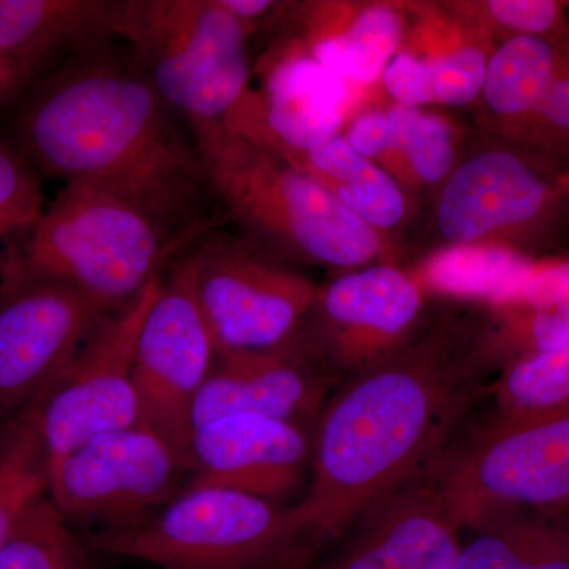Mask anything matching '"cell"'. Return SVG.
Segmentation results:
<instances>
[{
	"instance_id": "1",
	"label": "cell",
	"mask_w": 569,
	"mask_h": 569,
	"mask_svg": "<svg viewBox=\"0 0 569 569\" xmlns=\"http://www.w3.org/2000/svg\"><path fill=\"white\" fill-rule=\"evenodd\" d=\"M171 111L140 63L107 47L74 56L21 97L18 149L66 186L122 198L194 242L212 228L216 194Z\"/></svg>"
},
{
	"instance_id": "2",
	"label": "cell",
	"mask_w": 569,
	"mask_h": 569,
	"mask_svg": "<svg viewBox=\"0 0 569 569\" xmlns=\"http://www.w3.org/2000/svg\"><path fill=\"white\" fill-rule=\"evenodd\" d=\"M470 372L436 350L366 367L317 418L306 496L287 509L299 541L323 542L417 481L473 400Z\"/></svg>"
},
{
	"instance_id": "3",
	"label": "cell",
	"mask_w": 569,
	"mask_h": 569,
	"mask_svg": "<svg viewBox=\"0 0 569 569\" xmlns=\"http://www.w3.org/2000/svg\"><path fill=\"white\" fill-rule=\"evenodd\" d=\"M192 244L122 198L67 183L31 233L0 253V283H66L121 309Z\"/></svg>"
},
{
	"instance_id": "4",
	"label": "cell",
	"mask_w": 569,
	"mask_h": 569,
	"mask_svg": "<svg viewBox=\"0 0 569 569\" xmlns=\"http://www.w3.org/2000/svg\"><path fill=\"white\" fill-rule=\"evenodd\" d=\"M118 39L190 129L223 126L249 81L246 26L222 0H121Z\"/></svg>"
},
{
	"instance_id": "5",
	"label": "cell",
	"mask_w": 569,
	"mask_h": 569,
	"mask_svg": "<svg viewBox=\"0 0 569 569\" xmlns=\"http://www.w3.org/2000/svg\"><path fill=\"white\" fill-rule=\"evenodd\" d=\"M82 539L93 552L162 569H287L299 557L287 509L216 486H187L140 526Z\"/></svg>"
},
{
	"instance_id": "6",
	"label": "cell",
	"mask_w": 569,
	"mask_h": 569,
	"mask_svg": "<svg viewBox=\"0 0 569 569\" xmlns=\"http://www.w3.org/2000/svg\"><path fill=\"white\" fill-rule=\"evenodd\" d=\"M432 482L458 529L519 512L569 511V400L493 418Z\"/></svg>"
},
{
	"instance_id": "7",
	"label": "cell",
	"mask_w": 569,
	"mask_h": 569,
	"mask_svg": "<svg viewBox=\"0 0 569 569\" xmlns=\"http://www.w3.org/2000/svg\"><path fill=\"white\" fill-rule=\"evenodd\" d=\"M213 193L239 219L271 231L320 263H365L378 250L372 227L325 183L282 170L253 142L223 138L204 157Z\"/></svg>"
},
{
	"instance_id": "8",
	"label": "cell",
	"mask_w": 569,
	"mask_h": 569,
	"mask_svg": "<svg viewBox=\"0 0 569 569\" xmlns=\"http://www.w3.org/2000/svg\"><path fill=\"white\" fill-rule=\"evenodd\" d=\"M190 473L189 456L140 425L102 433L50 460L48 497L74 522L122 531L152 518Z\"/></svg>"
},
{
	"instance_id": "9",
	"label": "cell",
	"mask_w": 569,
	"mask_h": 569,
	"mask_svg": "<svg viewBox=\"0 0 569 569\" xmlns=\"http://www.w3.org/2000/svg\"><path fill=\"white\" fill-rule=\"evenodd\" d=\"M162 282L157 276L129 305L104 317L62 376L33 402L50 460L93 437L142 425L134 346Z\"/></svg>"
},
{
	"instance_id": "10",
	"label": "cell",
	"mask_w": 569,
	"mask_h": 569,
	"mask_svg": "<svg viewBox=\"0 0 569 569\" xmlns=\"http://www.w3.org/2000/svg\"><path fill=\"white\" fill-rule=\"evenodd\" d=\"M217 359L198 302L192 253L163 280L134 346L133 378L141 422L189 456L192 408Z\"/></svg>"
},
{
	"instance_id": "11",
	"label": "cell",
	"mask_w": 569,
	"mask_h": 569,
	"mask_svg": "<svg viewBox=\"0 0 569 569\" xmlns=\"http://www.w3.org/2000/svg\"><path fill=\"white\" fill-rule=\"evenodd\" d=\"M190 253L198 302L217 355L258 353L290 342L316 298L309 283L212 228Z\"/></svg>"
},
{
	"instance_id": "12",
	"label": "cell",
	"mask_w": 569,
	"mask_h": 569,
	"mask_svg": "<svg viewBox=\"0 0 569 569\" xmlns=\"http://www.w3.org/2000/svg\"><path fill=\"white\" fill-rule=\"evenodd\" d=\"M111 312L70 284L0 283V427L44 395Z\"/></svg>"
},
{
	"instance_id": "13",
	"label": "cell",
	"mask_w": 569,
	"mask_h": 569,
	"mask_svg": "<svg viewBox=\"0 0 569 569\" xmlns=\"http://www.w3.org/2000/svg\"><path fill=\"white\" fill-rule=\"evenodd\" d=\"M312 438L302 426L258 415H231L194 427L189 486L238 490L266 501L290 496L310 466Z\"/></svg>"
},
{
	"instance_id": "14",
	"label": "cell",
	"mask_w": 569,
	"mask_h": 569,
	"mask_svg": "<svg viewBox=\"0 0 569 569\" xmlns=\"http://www.w3.org/2000/svg\"><path fill=\"white\" fill-rule=\"evenodd\" d=\"M119 2L111 0H0V70L7 100L61 67L62 58L111 47Z\"/></svg>"
},
{
	"instance_id": "15",
	"label": "cell",
	"mask_w": 569,
	"mask_h": 569,
	"mask_svg": "<svg viewBox=\"0 0 569 569\" xmlns=\"http://www.w3.org/2000/svg\"><path fill=\"white\" fill-rule=\"evenodd\" d=\"M320 569H459L458 527L432 481L403 486L367 509Z\"/></svg>"
},
{
	"instance_id": "16",
	"label": "cell",
	"mask_w": 569,
	"mask_h": 569,
	"mask_svg": "<svg viewBox=\"0 0 569 569\" xmlns=\"http://www.w3.org/2000/svg\"><path fill=\"white\" fill-rule=\"evenodd\" d=\"M328 391L323 370L291 351L288 343L258 353L217 355L193 402L192 430L231 415H258L302 426L318 418Z\"/></svg>"
},
{
	"instance_id": "17",
	"label": "cell",
	"mask_w": 569,
	"mask_h": 569,
	"mask_svg": "<svg viewBox=\"0 0 569 569\" xmlns=\"http://www.w3.org/2000/svg\"><path fill=\"white\" fill-rule=\"evenodd\" d=\"M326 323L335 332L337 365L361 367L413 323L421 307L417 284L387 266L340 277L320 298Z\"/></svg>"
},
{
	"instance_id": "18",
	"label": "cell",
	"mask_w": 569,
	"mask_h": 569,
	"mask_svg": "<svg viewBox=\"0 0 569 569\" xmlns=\"http://www.w3.org/2000/svg\"><path fill=\"white\" fill-rule=\"evenodd\" d=\"M545 186L508 152H485L449 179L438 208L448 241L467 244L496 228L527 222L541 208Z\"/></svg>"
},
{
	"instance_id": "19",
	"label": "cell",
	"mask_w": 569,
	"mask_h": 569,
	"mask_svg": "<svg viewBox=\"0 0 569 569\" xmlns=\"http://www.w3.org/2000/svg\"><path fill=\"white\" fill-rule=\"evenodd\" d=\"M269 93V127L295 151L328 141L342 123L346 84L316 59L284 63L272 77Z\"/></svg>"
},
{
	"instance_id": "20",
	"label": "cell",
	"mask_w": 569,
	"mask_h": 569,
	"mask_svg": "<svg viewBox=\"0 0 569 569\" xmlns=\"http://www.w3.org/2000/svg\"><path fill=\"white\" fill-rule=\"evenodd\" d=\"M473 533L459 569H569V511L508 515Z\"/></svg>"
},
{
	"instance_id": "21",
	"label": "cell",
	"mask_w": 569,
	"mask_h": 569,
	"mask_svg": "<svg viewBox=\"0 0 569 569\" xmlns=\"http://www.w3.org/2000/svg\"><path fill=\"white\" fill-rule=\"evenodd\" d=\"M306 163L317 181L335 182L332 193L370 227H392L402 217L403 198L396 183L343 138H329L306 151Z\"/></svg>"
},
{
	"instance_id": "22",
	"label": "cell",
	"mask_w": 569,
	"mask_h": 569,
	"mask_svg": "<svg viewBox=\"0 0 569 569\" xmlns=\"http://www.w3.org/2000/svg\"><path fill=\"white\" fill-rule=\"evenodd\" d=\"M537 269L519 254L496 247H455L432 258L427 282L443 293L516 305Z\"/></svg>"
},
{
	"instance_id": "23",
	"label": "cell",
	"mask_w": 569,
	"mask_h": 569,
	"mask_svg": "<svg viewBox=\"0 0 569 569\" xmlns=\"http://www.w3.org/2000/svg\"><path fill=\"white\" fill-rule=\"evenodd\" d=\"M486 69L488 62L478 48H462L436 61L399 54L385 70L383 82L403 107L430 102L463 107L481 92Z\"/></svg>"
},
{
	"instance_id": "24",
	"label": "cell",
	"mask_w": 569,
	"mask_h": 569,
	"mask_svg": "<svg viewBox=\"0 0 569 569\" xmlns=\"http://www.w3.org/2000/svg\"><path fill=\"white\" fill-rule=\"evenodd\" d=\"M50 455L36 403L0 427V550L24 509L48 493Z\"/></svg>"
},
{
	"instance_id": "25",
	"label": "cell",
	"mask_w": 569,
	"mask_h": 569,
	"mask_svg": "<svg viewBox=\"0 0 569 569\" xmlns=\"http://www.w3.org/2000/svg\"><path fill=\"white\" fill-rule=\"evenodd\" d=\"M89 552L84 539L44 493L11 530L0 550V569H96Z\"/></svg>"
},
{
	"instance_id": "26",
	"label": "cell",
	"mask_w": 569,
	"mask_h": 569,
	"mask_svg": "<svg viewBox=\"0 0 569 569\" xmlns=\"http://www.w3.org/2000/svg\"><path fill=\"white\" fill-rule=\"evenodd\" d=\"M553 81V52L537 36H516L498 48L486 69V103L498 114L537 110Z\"/></svg>"
},
{
	"instance_id": "27",
	"label": "cell",
	"mask_w": 569,
	"mask_h": 569,
	"mask_svg": "<svg viewBox=\"0 0 569 569\" xmlns=\"http://www.w3.org/2000/svg\"><path fill=\"white\" fill-rule=\"evenodd\" d=\"M400 39V20L387 7L362 11L343 36L316 47V61L342 80L376 82L389 66Z\"/></svg>"
},
{
	"instance_id": "28",
	"label": "cell",
	"mask_w": 569,
	"mask_h": 569,
	"mask_svg": "<svg viewBox=\"0 0 569 569\" xmlns=\"http://www.w3.org/2000/svg\"><path fill=\"white\" fill-rule=\"evenodd\" d=\"M569 400V346L523 356L496 387L497 417L549 410Z\"/></svg>"
},
{
	"instance_id": "29",
	"label": "cell",
	"mask_w": 569,
	"mask_h": 569,
	"mask_svg": "<svg viewBox=\"0 0 569 569\" xmlns=\"http://www.w3.org/2000/svg\"><path fill=\"white\" fill-rule=\"evenodd\" d=\"M44 212L36 167L18 148L0 142V246L2 253L31 233Z\"/></svg>"
},
{
	"instance_id": "30",
	"label": "cell",
	"mask_w": 569,
	"mask_h": 569,
	"mask_svg": "<svg viewBox=\"0 0 569 569\" xmlns=\"http://www.w3.org/2000/svg\"><path fill=\"white\" fill-rule=\"evenodd\" d=\"M519 302L527 307L529 355L569 346V263L537 271Z\"/></svg>"
},
{
	"instance_id": "31",
	"label": "cell",
	"mask_w": 569,
	"mask_h": 569,
	"mask_svg": "<svg viewBox=\"0 0 569 569\" xmlns=\"http://www.w3.org/2000/svg\"><path fill=\"white\" fill-rule=\"evenodd\" d=\"M400 151L406 152L415 173L426 182H438L451 168V130L438 116L422 114L408 127Z\"/></svg>"
},
{
	"instance_id": "32",
	"label": "cell",
	"mask_w": 569,
	"mask_h": 569,
	"mask_svg": "<svg viewBox=\"0 0 569 569\" xmlns=\"http://www.w3.org/2000/svg\"><path fill=\"white\" fill-rule=\"evenodd\" d=\"M488 9L498 22L526 36L548 31L559 13V6L549 0H493Z\"/></svg>"
},
{
	"instance_id": "33",
	"label": "cell",
	"mask_w": 569,
	"mask_h": 569,
	"mask_svg": "<svg viewBox=\"0 0 569 569\" xmlns=\"http://www.w3.org/2000/svg\"><path fill=\"white\" fill-rule=\"evenodd\" d=\"M348 144L358 152L359 156L369 159L388 149L395 148V134H392L391 122H389L388 112H369L362 116L351 127L348 133Z\"/></svg>"
},
{
	"instance_id": "34",
	"label": "cell",
	"mask_w": 569,
	"mask_h": 569,
	"mask_svg": "<svg viewBox=\"0 0 569 569\" xmlns=\"http://www.w3.org/2000/svg\"><path fill=\"white\" fill-rule=\"evenodd\" d=\"M537 111L553 126L569 130V78L550 82Z\"/></svg>"
},
{
	"instance_id": "35",
	"label": "cell",
	"mask_w": 569,
	"mask_h": 569,
	"mask_svg": "<svg viewBox=\"0 0 569 569\" xmlns=\"http://www.w3.org/2000/svg\"><path fill=\"white\" fill-rule=\"evenodd\" d=\"M222 3L224 9L234 14L244 26L247 21L257 20L274 6L268 0H222Z\"/></svg>"
},
{
	"instance_id": "36",
	"label": "cell",
	"mask_w": 569,
	"mask_h": 569,
	"mask_svg": "<svg viewBox=\"0 0 569 569\" xmlns=\"http://www.w3.org/2000/svg\"><path fill=\"white\" fill-rule=\"evenodd\" d=\"M0 102H6V91H3L2 70H0Z\"/></svg>"
}]
</instances>
